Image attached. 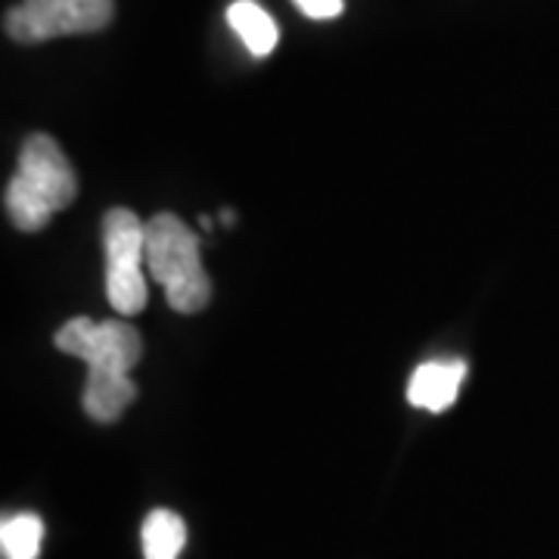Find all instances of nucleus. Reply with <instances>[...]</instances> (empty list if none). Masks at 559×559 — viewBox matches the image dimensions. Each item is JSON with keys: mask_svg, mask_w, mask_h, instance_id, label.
<instances>
[{"mask_svg": "<svg viewBox=\"0 0 559 559\" xmlns=\"http://www.w3.org/2000/svg\"><path fill=\"white\" fill-rule=\"evenodd\" d=\"M79 197V178L62 146L47 134H32L22 143L20 168L7 183L3 205L20 230H44L50 218Z\"/></svg>", "mask_w": 559, "mask_h": 559, "instance_id": "f257e3e1", "label": "nucleus"}, {"mask_svg": "<svg viewBox=\"0 0 559 559\" xmlns=\"http://www.w3.org/2000/svg\"><path fill=\"white\" fill-rule=\"evenodd\" d=\"M146 274L165 289V299L178 314H197L212 299L200 237L171 212L146 221Z\"/></svg>", "mask_w": 559, "mask_h": 559, "instance_id": "f03ea898", "label": "nucleus"}, {"mask_svg": "<svg viewBox=\"0 0 559 559\" xmlns=\"http://www.w3.org/2000/svg\"><path fill=\"white\" fill-rule=\"evenodd\" d=\"M106 252V299L121 318L146 308V221L131 209H112L103 218Z\"/></svg>", "mask_w": 559, "mask_h": 559, "instance_id": "7ed1b4c3", "label": "nucleus"}, {"mask_svg": "<svg viewBox=\"0 0 559 559\" xmlns=\"http://www.w3.org/2000/svg\"><path fill=\"white\" fill-rule=\"evenodd\" d=\"M116 0H22L3 20L7 35L20 44L87 35L112 22Z\"/></svg>", "mask_w": 559, "mask_h": 559, "instance_id": "20e7f679", "label": "nucleus"}, {"mask_svg": "<svg viewBox=\"0 0 559 559\" xmlns=\"http://www.w3.org/2000/svg\"><path fill=\"white\" fill-rule=\"evenodd\" d=\"M53 342L60 352L84 360L87 373H131L143 355V340L128 320L72 318Z\"/></svg>", "mask_w": 559, "mask_h": 559, "instance_id": "39448f33", "label": "nucleus"}, {"mask_svg": "<svg viewBox=\"0 0 559 559\" xmlns=\"http://www.w3.org/2000/svg\"><path fill=\"white\" fill-rule=\"evenodd\" d=\"M463 380H466V364L463 360H426V364H419L411 382H407V401L419 411L444 414L457 401Z\"/></svg>", "mask_w": 559, "mask_h": 559, "instance_id": "423d86ee", "label": "nucleus"}, {"mask_svg": "<svg viewBox=\"0 0 559 559\" xmlns=\"http://www.w3.org/2000/svg\"><path fill=\"white\" fill-rule=\"evenodd\" d=\"M138 385L128 373H87L84 382V411L97 423H116V419L134 404Z\"/></svg>", "mask_w": 559, "mask_h": 559, "instance_id": "0eeeda50", "label": "nucleus"}, {"mask_svg": "<svg viewBox=\"0 0 559 559\" xmlns=\"http://www.w3.org/2000/svg\"><path fill=\"white\" fill-rule=\"evenodd\" d=\"M227 22L240 35L246 50L252 57L274 53V47H277L280 40L277 22L271 20V13L261 3H255V0H237V3H230L227 7Z\"/></svg>", "mask_w": 559, "mask_h": 559, "instance_id": "6e6552de", "label": "nucleus"}, {"mask_svg": "<svg viewBox=\"0 0 559 559\" xmlns=\"http://www.w3.org/2000/svg\"><path fill=\"white\" fill-rule=\"evenodd\" d=\"M143 559H178L187 544V525L175 510H153L143 520Z\"/></svg>", "mask_w": 559, "mask_h": 559, "instance_id": "1a4fd4ad", "label": "nucleus"}, {"mask_svg": "<svg viewBox=\"0 0 559 559\" xmlns=\"http://www.w3.org/2000/svg\"><path fill=\"white\" fill-rule=\"evenodd\" d=\"M44 540V522L35 513L10 516L0 525V550L3 559H38Z\"/></svg>", "mask_w": 559, "mask_h": 559, "instance_id": "9d476101", "label": "nucleus"}, {"mask_svg": "<svg viewBox=\"0 0 559 559\" xmlns=\"http://www.w3.org/2000/svg\"><path fill=\"white\" fill-rule=\"evenodd\" d=\"M308 20H336L345 10V0H293Z\"/></svg>", "mask_w": 559, "mask_h": 559, "instance_id": "9b49d317", "label": "nucleus"}]
</instances>
